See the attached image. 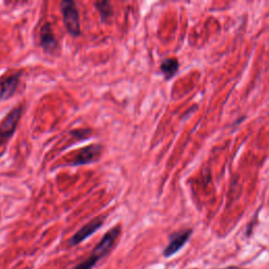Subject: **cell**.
Wrapping results in <instances>:
<instances>
[{"label":"cell","instance_id":"6da1fadb","mask_svg":"<svg viewBox=\"0 0 269 269\" xmlns=\"http://www.w3.org/2000/svg\"><path fill=\"white\" fill-rule=\"evenodd\" d=\"M120 234H121L120 225H117L110 228L109 231L102 236L100 242L92 250L91 255L72 269H93L98 262H100L102 259L105 258L109 252L113 250Z\"/></svg>","mask_w":269,"mask_h":269},{"label":"cell","instance_id":"7a4b0ae2","mask_svg":"<svg viewBox=\"0 0 269 269\" xmlns=\"http://www.w3.org/2000/svg\"><path fill=\"white\" fill-rule=\"evenodd\" d=\"M62 19L67 33L72 37H78L81 34L80 15L76 6V2L72 0H65L60 2Z\"/></svg>","mask_w":269,"mask_h":269},{"label":"cell","instance_id":"3957f363","mask_svg":"<svg viewBox=\"0 0 269 269\" xmlns=\"http://www.w3.org/2000/svg\"><path fill=\"white\" fill-rule=\"evenodd\" d=\"M23 113V105H17L12 108L2 121L0 122V147L5 145L17 130L18 123Z\"/></svg>","mask_w":269,"mask_h":269},{"label":"cell","instance_id":"277c9868","mask_svg":"<svg viewBox=\"0 0 269 269\" xmlns=\"http://www.w3.org/2000/svg\"><path fill=\"white\" fill-rule=\"evenodd\" d=\"M104 146L100 143H94L81 148L73 158L72 161L67 163L69 166H82L86 164H92L99 161L102 154H103Z\"/></svg>","mask_w":269,"mask_h":269},{"label":"cell","instance_id":"5b68a950","mask_svg":"<svg viewBox=\"0 0 269 269\" xmlns=\"http://www.w3.org/2000/svg\"><path fill=\"white\" fill-rule=\"evenodd\" d=\"M104 223V218L98 217V218H94L91 220L89 223H86L83 225L79 231L67 241V246L68 247H74L77 246L78 244L82 243L84 240L90 238L91 235H93L95 233L102 227Z\"/></svg>","mask_w":269,"mask_h":269},{"label":"cell","instance_id":"8992f818","mask_svg":"<svg viewBox=\"0 0 269 269\" xmlns=\"http://www.w3.org/2000/svg\"><path fill=\"white\" fill-rule=\"evenodd\" d=\"M193 235V229H183V231L176 232L169 235V243L163 250V256L165 258H170L176 255L178 251L183 248L184 245L191 239Z\"/></svg>","mask_w":269,"mask_h":269},{"label":"cell","instance_id":"52a82bcc","mask_svg":"<svg viewBox=\"0 0 269 269\" xmlns=\"http://www.w3.org/2000/svg\"><path fill=\"white\" fill-rule=\"evenodd\" d=\"M39 44L46 54L54 55L59 50L58 40L55 37L52 25L50 22H45L40 29L39 34Z\"/></svg>","mask_w":269,"mask_h":269},{"label":"cell","instance_id":"ba28073f","mask_svg":"<svg viewBox=\"0 0 269 269\" xmlns=\"http://www.w3.org/2000/svg\"><path fill=\"white\" fill-rule=\"evenodd\" d=\"M21 78V73H13L0 79V100H9L17 91Z\"/></svg>","mask_w":269,"mask_h":269},{"label":"cell","instance_id":"9c48e42d","mask_svg":"<svg viewBox=\"0 0 269 269\" xmlns=\"http://www.w3.org/2000/svg\"><path fill=\"white\" fill-rule=\"evenodd\" d=\"M180 67V63L176 58H166L160 65V70L163 74L165 80H170L175 76Z\"/></svg>","mask_w":269,"mask_h":269},{"label":"cell","instance_id":"30bf717a","mask_svg":"<svg viewBox=\"0 0 269 269\" xmlns=\"http://www.w3.org/2000/svg\"><path fill=\"white\" fill-rule=\"evenodd\" d=\"M96 10L99 12V15L102 21H108L113 17L114 10L109 1H97L95 3Z\"/></svg>","mask_w":269,"mask_h":269},{"label":"cell","instance_id":"8fae6325","mask_svg":"<svg viewBox=\"0 0 269 269\" xmlns=\"http://www.w3.org/2000/svg\"><path fill=\"white\" fill-rule=\"evenodd\" d=\"M73 137H75L77 140H86L91 138L92 136V131L90 129H79L75 130L70 133Z\"/></svg>","mask_w":269,"mask_h":269},{"label":"cell","instance_id":"7c38bea8","mask_svg":"<svg viewBox=\"0 0 269 269\" xmlns=\"http://www.w3.org/2000/svg\"><path fill=\"white\" fill-rule=\"evenodd\" d=\"M221 269H241L240 267L236 266H229V267H225V268H221Z\"/></svg>","mask_w":269,"mask_h":269}]
</instances>
